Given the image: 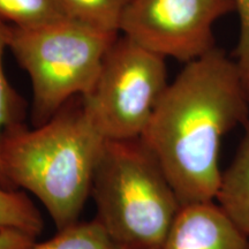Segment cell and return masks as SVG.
Here are the masks:
<instances>
[{
  "mask_svg": "<svg viewBox=\"0 0 249 249\" xmlns=\"http://www.w3.org/2000/svg\"><path fill=\"white\" fill-rule=\"evenodd\" d=\"M249 119V95L234 59L214 48L169 83L140 139L182 205L216 201L224 136Z\"/></svg>",
  "mask_w": 249,
  "mask_h": 249,
  "instance_id": "1",
  "label": "cell"
},
{
  "mask_svg": "<svg viewBox=\"0 0 249 249\" xmlns=\"http://www.w3.org/2000/svg\"><path fill=\"white\" fill-rule=\"evenodd\" d=\"M107 141L82 103L70 102L39 126L6 128L0 161L12 189L36 196L60 231L80 220Z\"/></svg>",
  "mask_w": 249,
  "mask_h": 249,
  "instance_id": "2",
  "label": "cell"
},
{
  "mask_svg": "<svg viewBox=\"0 0 249 249\" xmlns=\"http://www.w3.org/2000/svg\"><path fill=\"white\" fill-rule=\"evenodd\" d=\"M95 219L124 249H161L182 204L141 139L107 141L93 177Z\"/></svg>",
  "mask_w": 249,
  "mask_h": 249,
  "instance_id": "3",
  "label": "cell"
},
{
  "mask_svg": "<svg viewBox=\"0 0 249 249\" xmlns=\"http://www.w3.org/2000/svg\"><path fill=\"white\" fill-rule=\"evenodd\" d=\"M119 35L71 18L31 29L9 26L8 49L30 79L34 126L49 121L76 96L90 92Z\"/></svg>",
  "mask_w": 249,
  "mask_h": 249,
  "instance_id": "4",
  "label": "cell"
},
{
  "mask_svg": "<svg viewBox=\"0 0 249 249\" xmlns=\"http://www.w3.org/2000/svg\"><path fill=\"white\" fill-rule=\"evenodd\" d=\"M167 86L165 58L120 34L81 103L107 141L139 139Z\"/></svg>",
  "mask_w": 249,
  "mask_h": 249,
  "instance_id": "5",
  "label": "cell"
},
{
  "mask_svg": "<svg viewBox=\"0 0 249 249\" xmlns=\"http://www.w3.org/2000/svg\"><path fill=\"white\" fill-rule=\"evenodd\" d=\"M231 12L235 0H132L120 34L187 64L216 48L213 24Z\"/></svg>",
  "mask_w": 249,
  "mask_h": 249,
  "instance_id": "6",
  "label": "cell"
},
{
  "mask_svg": "<svg viewBox=\"0 0 249 249\" xmlns=\"http://www.w3.org/2000/svg\"><path fill=\"white\" fill-rule=\"evenodd\" d=\"M161 249H249V236L216 201L182 205Z\"/></svg>",
  "mask_w": 249,
  "mask_h": 249,
  "instance_id": "7",
  "label": "cell"
},
{
  "mask_svg": "<svg viewBox=\"0 0 249 249\" xmlns=\"http://www.w3.org/2000/svg\"><path fill=\"white\" fill-rule=\"evenodd\" d=\"M234 158L222 173L216 202L249 236V119Z\"/></svg>",
  "mask_w": 249,
  "mask_h": 249,
  "instance_id": "8",
  "label": "cell"
},
{
  "mask_svg": "<svg viewBox=\"0 0 249 249\" xmlns=\"http://www.w3.org/2000/svg\"><path fill=\"white\" fill-rule=\"evenodd\" d=\"M68 18L60 0H0V21L31 29Z\"/></svg>",
  "mask_w": 249,
  "mask_h": 249,
  "instance_id": "9",
  "label": "cell"
},
{
  "mask_svg": "<svg viewBox=\"0 0 249 249\" xmlns=\"http://www.w3.org/2000/svg\"><path fill=\"white\" fill-rule=\"evenodd\" d=\"M68 18L95 29L120 34L126 9L132 0H60Z\"/></svg>",
  "mask_w": 249,
  "mask_h": 249,
  "instance_id": "10",
  "label": "cell"
},
{
  "mask_svg": "<svg viewBox=\"0 0 249 249\" xmlns=\"http://www.w3.org/2000/svg\"><path fill=\"white\" fill-rule=\"evenodd\" d=\"M43 229L42 214L28 195L0 186V231L17 230L37 238Z\"/></svg>",
  "mask_w": 249,
  "mask_h": 249,
  "instance_id": "11",
  "label": "cell"
},
{
  "mask_svg": "<svg viewBox=\"0 0 249 249\" xmlns=\"http://www.w3.org/2000/svg\"><path fill=\"white\" fill-rule=\"evenodd\" d=\"M29 249H124L93 219L77 222L58 231L53 238L35 242Z\"/></svg>",
  "mask_w": 249,
  "mask_h": 249,
  "instance_id": "12",
  "label": "cell"
},
{
  "mask_svg": "<svg viewBox=\"0 0 249 249\" xmlns=\"http://www.w3.org/2000/svg\"><path fill=\"white\" fill-rule=\"evenodd\" d=\"M9 26L0 21V136L8 127L23 124L26 117V103L12 87L6 76L4 70V53L8 49ZM0 186L6 189H12L8 180L6 179L0 161Z\"/></svg>",
  "mask_w": 249,
  "mask_h": 249,
  "instance_id": "13",
  "label": "cell"
},
{
  "mask_svg": "<svg viewBox=\"0 0 249 249\" xmlns=\"http://www.w3.org/2000/svg\"><path fill=\"white\" fill-rule=\"evenodd\" d=\"M235 12L239 15L240 31L234 61L249 95V0H235Z\"/></svg>",
  "mask_w": 249,
  "mask_h": 249,
  "instance_id": "14",
  "label": "cell"
},
{
  "mask_svg": "<svg viewBox=\"0 0 249 249\" xmlns=\"http://www.w3.org/2000/svg\"><path fill=\"white\" fill-rule=\"evenodd\" d=\"M36 242L35 236L17 230L0 231V249H29Z\"/></svg>",
  "mask_w": 249,
  "mask_h": 249,
  "instance_id": "15",
  "label": "cell"
}]
</instances>
